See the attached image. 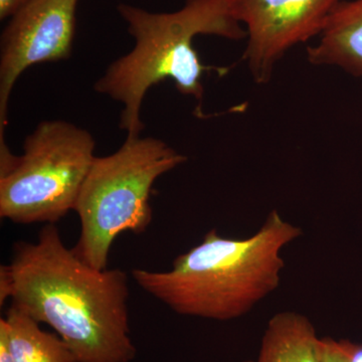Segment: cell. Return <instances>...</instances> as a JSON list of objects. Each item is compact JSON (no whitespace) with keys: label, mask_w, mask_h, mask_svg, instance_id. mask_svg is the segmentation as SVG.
I'll list each match as a JSON object with an SVG mask.
<instances>
[{"label":"cell","mask_w":362,"mask_h":362,"mask_svg":"<svg viewBox=\"0 0 362 362\" xmlns=\"http://www.w3.org/2000/svg\"><path fill=\"white\" fill-rule=\"evenodd\" d=\"M0 277L11 305L51 326L78 362L134 361L127 273L86 264L54 223L40 230L37 242L16 243Z\"/></svg>","instance_id":"cell-1"},{"label":"cell","mask_w":362,"mask_h":362,"mask_svg":"<svg viewBox=\"0 0 362 362\" xmlns=\"http://www.w3.org/2000/svg\"><path fill=\"white\" fill-rule=\"evenodd\" d=\"M302 230L271 211L247 239L211 230L197 246L175 259L173 269H135L136 284L180 315L228 321L246 315L280 286L282 251Z\"/></svg>","instance_id":"cell-2"},{"label":"cell","mask_w":362,"mask_h":362,"mask_svg":"<svg viewBox=\"0 0 362 362\" xmlns=\"http://www.w3.org/2000/svg\"><path fill=\"white\" fill-rule=\"evenodd\" d=\"M118 13L134 37L132 51L108 66L95 90L123 105L120 128L127 137L141 136V108L152 86L171 80L185 96L194 97L202 111V76L226 69L204 66L194 47L199 35L233 40L246 39L244 26L235 21L226 0H185L175 13H151L129 4H119Z\"/></svg>","instance_id":"cell-3"},{"label":"cell","mask_w":362,"mask_h":362,"mask_svg":"<svg viewBox=\"0 0 362 362\" xmlns=\"http://www.w3.org/2000/svg\"><path fill=\"white\" fill-rule=\"evenodd\" d=\"M187 157L154 137H126L116 152L96 157L74 211L81 235L73 247L88 265L108 269L112 245L124 232L140 235L152 221V187Z\"/></svg>","instance_id":"cell-4"},{"label":"cell","mask_w":362,"mask_h":362,"mask_svg":"<svg viewBox=\"0 0 362 362\" xmlns=\"http://www.w3.org/2000/svg\"><path fill=\"white\" fill-rule=\"evenodd\" d=\"M95 147L92 134L74 124L40 122L23 156L0 165V216L21 225L62 220L75 209Z\"/></svg>","instance_id":"cell-5"},{"label":"cell","mask_w":362,"mask_h":362,"mask_svg":"<svg viewBox=\"0 0 362 362\" xmlns=\"http://www.w3.org/2000/svg\"><path fill=\"white\" fill-rule=\"evenodd\" d=\"M342 0H226L247 33L244 59L258 84L271 80L279 61L292 47L320 35Z\"/></svg>","instance_id":"cell-6"},{"label":"cell","mask_w":362,"mask_h":362,"mask_svg":"<svg viewBox=\"0 0 362 362\" xmlns=\"http://www.w3.org/2000/svg\"><path fill=\"white\" fill-rule=\"evenodd\" d=\"M78 0H28L11 16L0 45V139L16 81L33 65L71 56Z\"/></svg>","instance_id":"cell-7"},{"label":"cell","mask_w":362,"mask_h":362,"mask_svg":"<svg viewBox=\"0 0 362 362\" xmlns=\"http://www.w3.org/2000/svg\"><path fill=\"white\" fill-rule=\"evenodd\" d=\"M314 66H334L362 77V0H342L335 6L316 45L307 49Z\"/></svg>","instance_id":"cell-8"},{"label":"cell","mask_w":362,"mask_h":362,"mask_svg":"<svg viewBox=\"0 0 362 362\" xmlns=\"http://www.w3.org/2000/svg\"><path fill=\"white\" fill-rule=\"evenodd\" d=\"M318 340L306 316L281 312L267 325L257 362H320Z\"/></svg>","instance_id":"cell-9"},{"label":"cell","mask_w":362,"mask_h":362,"mask_svg":"<svg viewBox=\"0 0 362 362\" xmlns=\"http://www.w3.org/2000/svg\"><path fill=\"white\" fill-rule=\"evenodd\" d=\"M4 319L14 361L78 362L58 334L42 330L40 323L13 305Z\"/></svg>","instance_id":"cell-10"},{"label":"cell","mask_w":362,"mask_h":362,"mask_svg":"<svg viewBox=\"0 0 362 362\" xmlns=\"http://www.w3.org/2000/svg\"><path fill=\"white\" fill-rule=\"evenodd\" d=\"M318 354L320 362H349L341 340L319 338Z\"/></svg>","instance_id":"cell-11"},{"label":"cell","mask_w":362,"mask_h":362,"mask_svg":"<svg viewBox=\"0 0 362 362\" xmlns=\"http://www.w3.org/2000/svg\"><path fill=\"white\" fill-rule=\"evenodd\" d=\"M0 362H16L9 346L8 334L4 318L0 320Z\"/></svg>","instance_id":"cell-12"},{"label":"cell","mask_w":362,"mask_h":362,"mask_svg":"<svg viewBox=\"0 0 362 362\" xmlns=\"http://www.w3.org/2000/svg\"><path fill=\"white\" fill-rule=\"evenodd\" d=\"M28 0H0V18H11Z\"/></svg>","instance_id":"cell-13"},{"label":"cell","mask_w":362,"mask_h":362,"mask_svg":"<svg viewBox=\"0 0 362 362\" xmlns=\"http://www.w3.org/2000/svg\"><path fill=\"white\" fill-rule=\"evenodd\" d=\"M349 362H362V344H356L349 340L341 339Z\"/></svg>","instance_id":"cell-14"},{"label":"cell","mask_w":362,"mask_h":362,"mask_svg":"<svg viewBox=\"0 0 362 362\" xmlns=\"http://www.w3.org/2000/svg\"><path fill=\"white\" fill-rule=\"evenodd\" d=\"M245 362H252V361H245Z\"/></svg>","instance_id":"cell-15"}]
</instances>
